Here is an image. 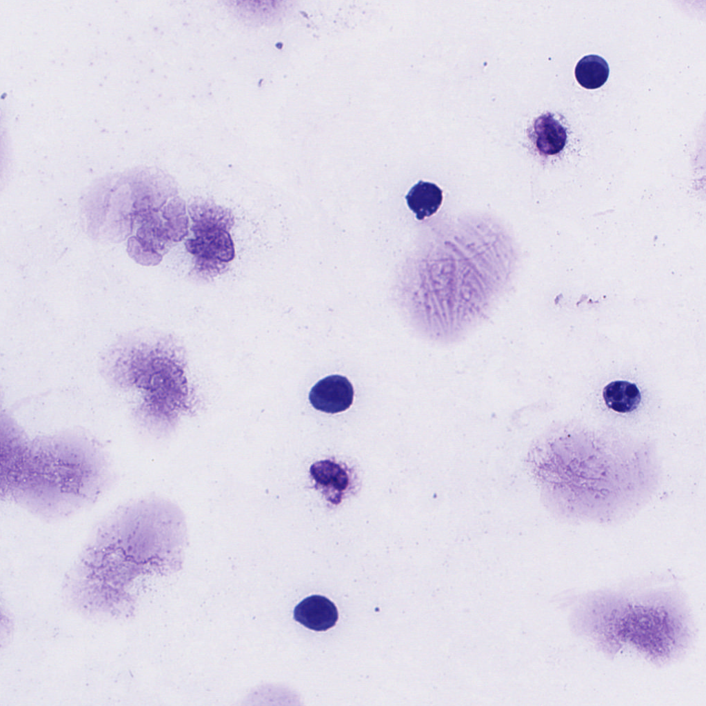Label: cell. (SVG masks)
<instances>
[{
  "label": "cell",
  "instance_id": "8992f818",
  "mask_svg": "<svg viewBox=\"0 0 706 706\" xmlns=\"http://www.w3.org/2000/svg\"><path fill=\"white\" fill-rule=\"evenodd\" d=\"M410 208L418 220L434 214L441 205L443 192L436 184L420 181L406 196Z\"/></svg>",
  "mask_w": 706,
  "mask_h": 706
},
{
  "label": "cell",
  "instance_id": "3957f363",
  "mask_svg": "<svg viewBox=\"0 0 706 706\" xmlns=\"http://www.w3.org/2000/svg\"><path fill=\"white\" fill-rule=\"evenodd\" d=\"M294 618L310 629L323 632L335 625L339 614L336 607L330 599L320 595H312L295 607Z\"/></svg>",
  "mask_w": 706,
  "mask_h": 706
},
{
  "label": "cell",
  "instance_id": "5b68a950",
  "mask_svg": "<svg viewBox=\"0 0 706 706\" xmlns=\"http://www.w3.org/2000/svg\"><path fill=\"white\" fill-rule=\"evenodd\" d=\"M534 129L535 145L541 154L554 155L563 149L567 140L565 128L551 113L539 116Z\"/></svg>",
  "mask_w": 706,
  "mask_h": 706
},
{
  "label": "cell",
  "instance_id": "6da1fadb",
  "mask_svg": "<svg viewBox=\"0 0 706 706\" xmlns=\"http://www.w3.org/2000/svg\"><path fill=\"white\" fill-rule=\"evenodd\" d=\"M1 490L5 497L44 520L71 516L111 486L114 472L103 445L77 432L29 438L6 430Z\"/></svg>",
  "mask_w": 706,
  "mask_h": 706
},
{
  "label": "cell",
  "instance_id": "52a82bcc",
  "mask_svg": "<svg viewBox=\"0 0 706 706\" xmlns=\"http://www.w3.org/2000/svg\"><path fill=\"white\" fill-rule=\"evenodd\" d=\"M192 251L209 258L229 261L233 256V247L228 234L222 230H212L202 233L190 243Z\"/></svg>",
  "mask_w": 706,
  "mask_h": 706
},
{
  "label": "cell",
  "instance_id": "7a4b0ae2",
  "mask_svg": "<svg viewBox=\"0 0 706 706\" xmlns=\"http://www.w3.org/2000/svg\"><path fill=\"white\" fill-rule=\"evenodd\" d=\"M354 389L348 379L340 375L327 376L316 383L309 394L317 410L335 414L347 410L353 402Z\"/></svg>",
  "mask_w": 706,
  "mask_h": 706
},
{
  "label": "cell",
  "instance_id": "ba28073f",
  "mask_svg": "<svg viewBox=\"0 0 706 706\" xmlns=\"http://www.w3.org/2000/svg\"><path fill=\"white\" fill-rule=\"evenodd\" d=\"M606 405L621 413L634 410L641 401V394L636 385L625 381H616L607 385L603 392Z\"/></svg>",
  "mask_w": 706,
  "mask_h": 706
},
{
  "label": "cell",
  "instance_id": "277c9868",
  "mask_svg": "<svg viewBox=\"0 0 706 706\" xmlns=\"http://www.w3.org/2000/svg\"><path fill=\"white\" fill-rule=\"evenodd\" d=\"M310 474L316 486L319 485L326 494L327 500L339 504L349 484L346 472L339 465L327 460L314 463L310 467Z\"/></svg>",
  "mask_w": 706,
  "mask_h": 706
},
{
  "label": "cell",
  "instance_id": "9c48e42d",
  "mask_svg": "<svg viewBox=\"0 0 706 706\" xmlns=\"http://www.w3.org/2000/svg\"><path fill=\"white\" fill-rule=\"evenodd\" d=\"M574 73L576 81L582 87L594 90L601 87L607 81L609 68L603 57L589 54L578 61Z\"/></svg>",
  "mask_w": 706,
  "mask_h": 706
}]
</instances>
